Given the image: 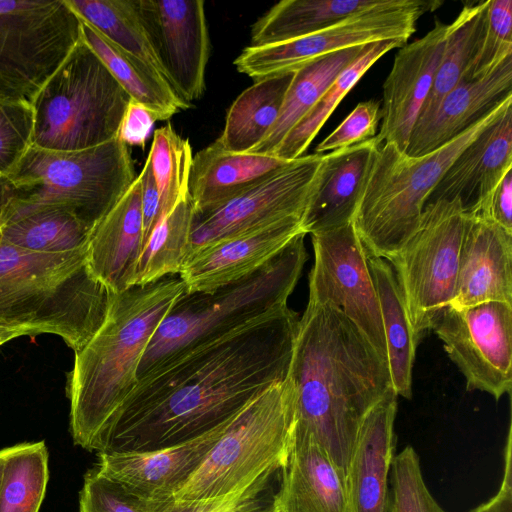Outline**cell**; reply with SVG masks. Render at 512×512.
<instances>
[{
    "label": "cell",
    "mask_w": 512,
    "mask_h": 512,
    "mask_svg": "<svg viewBox=\"0 0 512 512\" xmlns=\"http://www.w3.org/2000/svg\"><path fill=\"white\" fill-rule=\"evenodd\" d=\"M298 323L286 307L165 359L139 377L100 452L174 446L231 419L286 378Z\"/></svg>",
    "instance_id": "6da1fadb"
},
{
    "label": "cell",
    "mask_w": 512,
    "mask_h": 512,
    "mask_svg": "<svg viewBox=\"0 0 512 512\" xmlns=\"http://www.w3.org/2000/svg\"><path fill=\"white\" fill-rule=\"evenodd\" d=\"M286 378L295 431L309 434L345 478L364 417L392 388L387 360L339 309L309 300Z\"/></svg>",
    "instance_id": "7a4b0ae2"
},
{
    "label": "cell",
    "mask_w": 512,
    "mask_h": 512,
    "mask_svg": "<svg viewBox=\"0 0 512 512\" xmlns=\"http://www.w3.org/2000/svg\"><path fill=\"white\" fill-rule=\"evenodd\" d=\"M175 275L113 293L104 322L74 352L67 376L70 430L76 445L101 451L117 414L138 383L145 350L168 311L185 292Z\"/></svg>",
    "instance_id": "3957f363"
},
{
    "label": "cell",
    "mask_w": 512,
    "mask_h": 512,
    "mask_svg": "<svg viewBox=\"0 0 512 512\" xmlns=\"http://www.w3.org/2000/svg\"><path fill=\"white\" fill-rule=\"evenodd\" d=\"M295 429L294 397L285 378L231 420L186 481L152 512H225L270 489L285 465Z\"/></svg>",
    "instance_id": "277c9868"
},
{
    "label": "cell",
    "mask_w": 512,
    "mask_h": 512,
    "mask_svg": "<svg viewBox=\"0 0 512 512\" xmlns=\"http://www.w3.org/2000/svg\"><path fill=\"white\" fill-rule=\"evenodd\" d=\"M87 250L34 252L0 237V325L57 335L74 352L82 349L113 294L92 275Z\"/></svg>",
    "instance_id": "5b68a950"
},
{
    "label": "cell",
    "mask_w": 512,
    "mask_h": 512,
    "mask_svg": "<svg viewBox=\"0 0 512 512\" xmlns=\"http://www.w3.org/2000/svg\"><path fill=\"white\" fill-rule=\"evenodd\" d=\"M6 177L12 198L1 226L41 209L61 208L93 230L137 176L128 147L117 137L77 151L31 145Z\"/></svg>",
    "instance_id": "8992f818"
},
{
    "label": "cell",
    "mask_w": 512,
    "mask_h": 512,
    "mask_svg": "<svg viewBox=\"0 0 512 512\" xmlns=\"http://www.w3.org/2000/svg\"><path fill=\"white\" fill-rule=\"evenodd\" d=\"M306 234L297 236L257 272L207 292H184L153 334L138 379L165 359L288 307L307 260Z\"/></svg>",
    "instance_id": "52a82bcc"
},
{
    "label": "cell",
    "mask_w": 512,
    "mask_h": 512,
    "mask_svg": "<svg viewBox=\"0 0 512 512\" xmlns=\"http://www.w3.org/2000/svg\"><path fill=\"white\" fill-rule=\"evenodd\" d=\"M512 97L440 148L418 157L394 144L380 146L353 219L365 249L385 260L417 230L425 202L455 158L493 123Z\"/></svg>",
    "instance_id": "ba28073f"
},
{
    "label": "cell",
    "mask_w": 512,
    "mask_h": 512,
    "mask_svg": "<svg viewBox=\"0 0 512 512\" xmlns=\"http://www.w3.org/2000/svg\"><path fill=\"white\" fill-rule=\"evenodd\" d=\"M130 101L81 38L32 103V146L77 151L111 141Z\"/></svg>",
    "instance_id": "9c48e42d"
},
{
    "label": "cell",
    "mask_w": 512,
    "mask_h": 512,
    "mask_svg": "<svg viewBox=\"0 0 512 512\" xmlns=\"http://www.w3.org/2000/svg\"><path fill=\"white\" fill-rule=\"evenodd\" d=\"M81 38L66 0H0V99L32 104Z\"/></svg>",
    "instance_id": "30bf717a"
},
{
    "label": "cell",
    "mask_w": 512,
    "mask_h": 512,
    "mask_svg": "<svg viewBox=\"0 0 512 512\" xmlns=\"http://www.w3.org/2000/svg\"><path fill=\"white\" fill-rule=\"evenodd\" d=\"M465 218L457 199L424 205L417 230L387 260L402 290L418 341L453 300Z\"/></svg>",
    "instance_id": "8fae6325"
},
{
    "label": "cell",
    "mask_w": 512,
    "mask_h": 512,
    "mask_svg": "<svg viewBox=\"0 0 512 512\" xmlns=\"http://www.w3.org/2000/svg\"><path fill=\"white\" fill-rule=\"evenodd\" d=\"M442 5V1L410 0L399 8L350 16L336 24L299 38L248 46L234 64L240 73L254 79L293 72L318 57L379 41L405 45L415 32L419 17Z\"/></svg>",
    "instance_id": "7c38bea8"
},
{
    "label": "cell",
    "mask_w": 512,
    "mask_h": 512,
    "mask_svg": "<svg viewBox=\"0 0 512 512\" xmlns=\"http://www.w3.org/2000/svg\"><path fill=\"white\" fill-rule=\"evenodd\" d=\"M311 240L309 300L339 309L387 360L377 291L353 221L313 232Z\"/></svg>",
    "instance_id": "4fadbf2b"
},
{
    "label": "cell",
    "mask_w": 512,
    "mask_h": 512,
    "mask_svg": "<svg viewBox=\"0 0 512 512\" xmlns=\"http://www.w3.org/2000/svg\"><path fill=\"white\" fill-rule=\"evenodd\" d=\"M431 330L442 341L466 380L498 401L512 388V304L488 301L457 308L446 306Z\"/></svg>",
    "instance_id": "5bb4252c"
},
{
    "label": "cell",
    "mask_w": 512,
    "mask_h": 512,
    "mask_svg": "<svg viewBox=\"0 0 512 512\" xmlns=\"http://www.w3.org/2000/svg\"><path fill=\"white\" fill-rule=\"evenodd\" d=\"M321 157L303 155L224 205L194 214L189 253L288 218L303 217Z\"/></svg>",
    "instance_id": "9a60e30c"
},
{
    "label": "cell",
    "mask_w": 512,
    "mask_h": 512,
    "mask_svg": "<svg viewBox=\"0 0 512 512\" xmlns=\"http://www.w3.org/2000/svg\"><path fill=\"white\" fill-rule=\"evenodd\" d=\"M165 79L190 106L205 90L210 38L202 0H136Z\"/></svg>",
    "instance_id": "2e32d148"
},
{
    "label": "cell",
    "mask_w": 512,
    "mask_h": 512,
    "mask_svg": "<svg viewBox=\"0 0 512 512\" xmlns=\"http://www.w3.org/2000/svg\"><path fill=\"white\" fill-rule=\"evenodd\" d=\"M448 25L438 20L423 37L400 47L383 83L381 125L376 138L405 153L443 53Z\"/></svg>",
    "instance_id": "e0dca14e"
},
{
    "label": "cell",
    "mask_w": 512,
    "mask_h": 512,
    "mask_svg": "<svg viewBox=\"0 0 512 512\" xmlns=\"http://www.w3.org/2000/svg\"><path fill=\"white\" fill-rule=\"evenodd\" d=\"M301 234H307L303 217H293L202 246L189 253L178 274L185 292L212 291L248 277Z\"/></svg>",
    "instance_id": "ac0fdd59"
},
{
    "label": "cell",
    "mask_w": 512,
    "mask_h": 512,
    "mask_svg": "<svg viewBox=\"0 0 512 512\" xmlns=\"http://www.w3.org/2000/svg\"><path fill=\"white\" fill-rule=\"evenodd\" d=\"M234 417L197 438L174 446L97 453L95 467L146 503L160 501L194 472Z\"/></svg>",
    "instance_id": "d6986e66"
},
{
    "label": "cell",
    "mask_w": 512,
    "mask_h": 512,
    "mask_svg": "<svg viewBox=\"0 0 512 512\" xmlns=\"http://www.w3.org/2000/svg\"><path fill=\"white\" fill-rule=\"evenodd\" d=\"M512 170V103L455 158L425 205L457 199L466 215L477 213Z\"/></svg>",
    "instance_id": "ffe728a7"
},
{
    "label": "cell",
    "mask_w": 512,
    "mask_h": 512,
    "mask_svg": "<svg viewBox=\"0 0 512 512\" xmlns=\"http://www.w3.org/2000/svg\"><path fill=\"white\" fill-rule=\"evenodd\" d=\"M397 398L391 388L362 421L344 478L346 512H388Z\"/></svg>",
    "instance_id": "44dd1931"
},
{
    "label": "cell",
    "mask_w": 512,
    "mask_h": 512,
    "mask_svg": "<svg viewBox=\"0 0 512 512\" xmlns=\"http://www.w3.org/2000/svg\"><path fill=\"white\" fill-rule=\"evenodd\" d=\"M488 301L512 304V233L466 215L450 305L462 308Z\"/></svg>",
    "instance_id": "7402d4cb"
},
{
    "label": "cell",
    "mask_w": 512,
    "mask_h": 512,
    "mask_svg": "<svg viewBox=\"0 0 512 512\" xmlns=\"http://www.w3.org/2000/svg\"><path fill=\"white\" fill-rule=\"evenodd\" d=\"M381 145L374 136L322 154L303 215L307 234L353 221Z\"/></svg>",
    "instance_id": "603a6c76"
},
{
    "label": "cell",
    "mask_w": 512,
    "mask_h": 512,
    "mask_svg": "<svg viewBox=\"0 0 512 512\" xmlns=\"http://www.w3.org/2000/svg\"><path fill=\"white\" fill-rule=\"evenodd\" d=\"M512 97V55L489 73L461 80L410 135L405 154L418 157L453 140Z\"/></svg>",
    "instance_id": "cb8c5ba5"
},
{
    "label": "cell",
    "mask_w": 512,
    "mask_h": 512,
    "mask_svg": "<svg viewBox=\"0 0 512 512\" xmlns=\"http://www.w3.org/2000/svg\"><path fill=\"white\" fill-rule=\"evenodd\" d=\"M275 512H346L344 478L325 450L307 433L295 431Z\"/></svg>",
    "instance_id": "d4e9b609"
},
{
    "label": "cell",
    "mask_w": 512,
    "mask_h": 512,
    "mask_svg": "<svg viewBox=\"0 0 512 512\" xmlns=\"http://www.w3.org/2000/svg\"><path fill=\"white\" fill-rule=\"evenodd\" d=\"M142 242L141 188L136 177L91 232L87 261L92 275L111 293L130 288Z\"/></svg>",
    "instance_id": "484cf974"
},
{
    "label": "cell",
    "mask_w": 512,
    "mask_h": 512,
    "mask_svg": "<svg viewBox=\"0 0 512 512\" xmlns=\"http://www.w3.org/2000/svg\"><path fill=\"white\" fill-rule=\"evenodd\" d=\"M290 162L270 155L232 152L216 139L193 156L188 188L194 214L224 205Z\"/></svg>",
    "instance_id": "4316f807"
},
{
    "label": "cell",
    "mask_w": 512,
    "mask_h": 512,
    "mask_svg": "<svg viewBox=\"0 0 512 512\" xmlns=\"http://www.w3.org/2000/svg\"><path fill=\"white\" fill-rule=\"evenodd\" d=\"M410 0H283L251 28V45L279 43L317 32L350 16L399 8Z\"/></svg>",
    "instance_id": "83f0119b"
},
{
    "label": "cell",
    "mask_w": 512,
    "mask_h": 512,
    "mask_svg": "<svg viewBox=\"0 0 512 512\" xmlns=\"http://www.w3.org/2000/svg\"><path fill=\"white\" fill-rule=\"evenodd\" d=\"M366 253L379 300L392 388L397 396L411 399L412 369L419 341L391 264L367 250Z\"/></svg>",
    "instance_id": "f1b7e54d"
},
{
    "label": "cell",
    "mask_w": 512,
    "mask_h": 512,
    "mask_svg": "<svg viewBox=\"0 0 512 512\" xmlns=\"http://www.w3.org/2000/svg\"><path fill=\"white\" fill-rule=\"evenodd\" d=\"M81 35L82 40L103 62L131 100L151 111L157 120H167L180 110L190 107L154 68L82 20Z\"/></svg>",
    "instance_id": "f546056e"
},
{
    "label": "cell",
    "mask_w": 512,
    "mask_h": 512,
    "mask_svg": "<svg viewBox=\"0 0 512 512\" xmlns=\"http://www.w3.org/2000/svg\"><path fill=\"white\" fill-rule=\"evenodd\" d=\"M295 71L255 80L230 106L223 132L217 138L232 152H249L276 122Z\"/></svg>",
    "instance_id": "4dcf8cb0"
},
{
    "label": "cell",
    "mask_w": 512,
    "mask_h": 512,
    "mask_svg": "<svg viewBox=\"0 0 512 512\" xmlns=\"http://www.w3.org/2000/svg\"><path fill=\"white\" fill-rule=\"evenodd\" d=\"M368 45L347 48L318 57L297 69L276 122L267 136L249 152L272 156L288 132L317 103L335 78L354 62Z\"/></svg>",
    "instance_id": "1f68e13d"
},
{
    "label": "cell",
    "mask_w": 512,
    "mask_h": 512,
    "mask_svg": "<svg viewBox=\"0 0 512 512\" xmlns=\"http://www.w3.org/2000/svg\"><path fill=\"white\" fill-rule=\"evenodd\" d=\"M487 6L488 0L467 3L448 25L436 75L414 128L422 126L431 117L441 100L469 70L484 35Z\"/></svg>",
    "instance_id": "d6a6232c"
},
{
    "label": "cell",
    "mask_w": 512,
    "mask_h": 512,
    "mask_svg": "<svg viewBox=\"0 0 512 512\" xmlns=\"http://www.w3.org/2000/svg\"><path fill=\"white\" fill-rule=\"evenodd\" d=\"M49 479L44 441L0 450V512H39Z\"/></svg>",
    "instance_id": "836d02e7"
},
{
    "label": "cell",
    "mask_w": 512,
    "mask_h": 512,
    "mask_svg": "<svg viewBox=\"0 0 512 512\" xmlns=\"http://www.w3.org/2000/svg\"><path fill=\"white\" fill-rule=\"evenodd\" d=\"M402 46L404 45L397 41H379L369 44L366 50L335 78L317 103L288 132L272 156L286 161L302 157L335 108L365 72L391 49Z\"/></svg>",
    "instance_id": "e575fe53"
},
{
    "label": "cell",
    "mask_w": 512,
    "mask_h": 512,
    "mask_svg": "<svg viewBox=\"0 0 512 512\" xmlns=\"http://www.w3.org/2000/svg\"><path fill=\"white\" fill-rule=\"evenodd\" d=\"M193 218L189 198L157 224L141 250L130 287L144 286L180 273L190 249Z\"/></svg>",
    "instance_id": "d590c367"
},
{
    "label": "cell",
    "mask_w": 512,
    "mask_h": 512,
    "mask_svg": "<svg viewBox=\"0 0 512 512\" xmlns=\"http://www.w3.org/2000/svg\"><path fill=\"white\" fill-rule=\"evenodd\" d=\"M92 228L61 208L35 211L0 227V237L13 246L41 253L88 248Z\"/></svg>",
    "instance_id": "8d00e7d4"
},
{
    "label": "cell",
    "mask_w": 512,
    "mask_h": 512,
    "mask_svg": "<svg viewBox=\"0 0 512 512\" xmlns=\"http://www.w3.org/2000/svg\"><path fill=\"white\" fill-rule=\"evenodd\" d=\"M66 2L82 21L91 25L117 46L144 60L166 81L140 17L136 0H66Z\"/></svg>",
    "instance_id": "74e56055"
},
{
    "label": "cell",
    "mask_w": 512,
    "mask_h": 512,
    "mask_svg": "<svg viewBox=\"0 0 512 512\" xmlns=\"http://www.w3.org/2000/svg\"><path fill=\"white\" fill-rule=\"evenodd\" d=\"M147 158L159 192L158 224L179 203L189 199L192 148L189 140L179 136L168 123L154 132Z\"/></svg>",
    "instance_id": "f35d334b"
},
{
    "label": "cell",
    "mask_w": 512,
    "mask_h": 512,
    "mask_svg": "<svg viewBox=\"0 0 512 512\" xmlns=\"http://www.w3.org/2000/svg\"><path fill=\"white\" fill-rule=\"evenodd\" d=\"M389 481L388 512H447L429 492L419 456L411 445L394 455Z\"/></svg>",
    "instance_id": "ab89813d"
},
{
    "label": "cell",
    "mask_w": 512,
    "mask_h": 512,
    "mask_svg": "<svg viewBox=\"0 0 512 512\" xmlns=\"http://www.w3.org/2000/svg\"><path fill=\"white\" fill-rule=\"evenodd\" d=\"M509 55H512V1L488 0L480 48L461 80H471L489 73Z\"/></svg>",
    "instance_id": "60d3db41"
},
{
    "label": "cell",
    "mask_w": 512,
    "mask_h": 512,
    "mask_svg": "<svg viewBox=\"0 0 512 512\" xmlns=\"http://www.w3.org/2000/svg\"><path fill=\"white\" fill-rule=\"evenodd\" d=\"M32 104L0 99V175H7L32 145Z\"/></svg>",
    "instance_id": "b9f144b4"
},
{
    "label": "cell",
    "mask_w": 512,
    "mask_h": 512,
    "mask_svg": "<svg viewBox=\"0 0 512 512\" xmlns=\"http://www.w3.org/2000/svg\"><path fill=\"white\" fill-rule=\"evenodd\" d=\"M79 507L80 512H152L145 501L103 475L96 467L84 477Z\"/></svg>",
    "instance_id": "7bdbcfd3"
},
{
    "label": "cell",
    "mask_w": 512,
    "mask_h": 512,
    "mask_svg": "<svg viewBox=\"0 0 512 512\" xmlns=\"http://www.w3.org/2000/svg\"><path fill=\"white\" fill-rule=\"evenodd\" d=\"M380 109L379 101L358 103L342 123L317 145L316 154L346 148L376 136L381 120Z\"/></svg>",
    "instance_id": "ee69618b"
},
{
    "label": "cell",
    "mask_w": 512,
    "mask_h": 512,
    "mask_svg": "<svg viewBox=\"0 0 512 512\" xmlns=\"http://www.w3.org/2000/svg\"><path fill=\"white\" fill-rule=\"evenodd\" d=\"M472 216L489 220L512 233V174L508 171L485 205Z\"/></svg>",
    "instance_id": "f6af8a7d"
},
{
    "label": "cell",
    "mask_w": 512,
    "mask_h": 512,
    "mask_svg": "<svg viewBox=\"0 0 512 512\" xmlns=\"http://www.w3.org/2000/svg\"><path fill=\"white\" fill-rule=\"evenodd\" d=\"M157 121L155 115L141 104L131 100L123 116L118 138L128 147L144 148L146 139Z\"/></svg>",
    "instance_id": "bcb514c9"
},
{
    "label": "cell",
    "mask_w": 512,
    "mask_h": 512,
    "mask_svg": "<svg viewBox=\"0 0 512 512\" xmlns=\"http://www.w3.org/2000/svg\"><path fill=\"white\" fill-rule=\"evenodd\" d=\"M137 177L140 181L141 188V207L143 217V248L151 232L157 225L159 212L158 187L148 158L146 159L145 164Z\"/></svg>",
    "instance_id": "7dc6e473"
},
{
    "label": "cell",
    "mask_w": 512,
    "mask_h": 512,
    "mask_svg": "<svg viewBox=\"0 0 512 512\" xmlns=\"http://www.w3.org/2000/svg\"><path fill=\"white\" fill-rule=\"evenodd\" d=\"M469 512H512L511 438L507 437L504 451V474L498 492L488 501Z\"/></svg>",
    "instance_id": "c3c4849f"
},
{
    "label": "cell",
    "mask_w": 512,
    "mask_h": 512,
    "mask_svg": "<svg viewBox=\"0 0 512 512\" xmlns=\"http://www.w3.org/2000/svg\"><path fill=\"white\" fill-rule=\"evenodd\" d=\"M225 512H275L274 493L270 488L259 496Z\"/></svg>",
    "instance_id": "681fc988"
},
{
    "label": "cell",
    "mask_w": 512,
    "mask_h": 512,
    "mask_svg": "<svg viewBox=\"0 0 512 512\" xmlns=\"http://www.w3.org/2000/svg\"><path fill=\"white\" fill-rule=\"evenodd\" d=\"M21 336H36V334L28 329L18 328V327H10L5 325H0V346L3 344L21 337Z\"/></svg>",
    "instance_id": "f907efd6"
},
{
    "label": "cell",
    "mask_w": 512,
    "mask_h": 512,
    "mask_svg": "<svg viewBox=\"0 0 512 512\" xmlns=\"http://www.w3.org/2000/svg\"><path fill=\"white\" fill-rule=\"evenodd\" d=\"M12 198V187L5 175H0V226L6 208Z\"/></svg>",
    "instance_id": "816d5d0a"
}]
</instances>
